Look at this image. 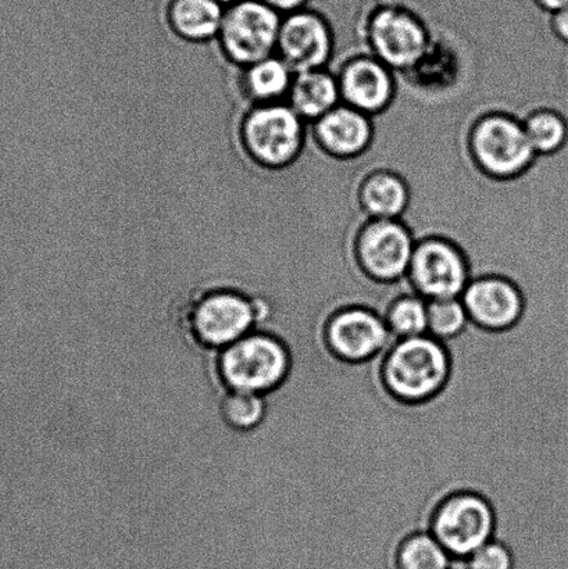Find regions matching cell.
Here are the masks:
<instances>
[{
	"label": "cell",
	"instance_id": "obj_13",
	"mask_svg": "<svg viewBox=\"0 0 568 569\" xmlns=\"http://www.w3.org/2000/svg\"><path fill=\"white\" fill-rule=\"evenodd\" d=\"M460 299L470 321L489 331H504L516 326L525 312L521 290L504 277L472 278Z\"/></svg>",
	"mask_w": 568,
	"mask_h": 569
},
{
	"label": "cell",
	"instance_id": "obj_8",
	"mask_svg": "<svg viewBox=\"0 0 568 569\" xmlns=\"http://www.w3.org/2000/svg\"><path fill=\"white\" fill-rule=\"evenodd\" d=\"M431 36L420 17L399 6H386L371 17L369 47L371 56L392 71H410L425 60Z\"/></svg>",
	"mask_w": 568,
	"mask_h": 569
},
{
	"label": "cell",
	"instance_id": "obj_10",
	"mask_svg": "<svg viewBox=\"0 0 568 569\" xmlns=\"http://www.w3.org/2000/svg\"><path fill=\"white\" fill-rule=\"evenodd\" d=\"M416 243L402 220H369L359 233L356 254L372 280L400 282L408 278Z\"/></svg>",
	"mask_w": 568,
	"mask_h": 569
},
{
	"label": "cell",
	"instance_id": "obj_27",
	"mask_svg": "<svg viewBox=\"0 0 568 569\" xmlns=\"http://www.w3.org/2000/svg\"><path fill=\"white\" fill-rule=\"evenodd\" d=\"M552 28L556 37L568 44V6L552 14Z\"/></svg>",
	"mask_w": 568,
	"mask_h": 569
},
{
	"label": "cell",
	"instance_id": "obj_23",
	"mask_svg": "<svg viewBox=\"0 0 568 569\" xmlns=\"http://www.w3.org/2000/svg\"><path fill=\"white\" fill-rule=\"evenodd\" d=\"M470 322L469 312L461 299L428 301L427 335L430 337L448 342L460 337Z\"/></svg>",
	"mask_w": 568,
	"mask_h": 569
},
{
	"label": "cell",
	"instance_id": "obj_19",
	"mask_svg": "<svg viewBox=\"0 0 568 569\" xmlns=\"http://www.w3.org/2000/svg\"><path fill=\"white\" fill-rule=\"evenodd\" d=\"M359 199L370 220H402L410 204L408 183L397 172H372L361 183Z\"/></svg>",
	"mask_w": 568,
	"mask_h": 569
},
{
	"label": "cell",
	"instance_id": "obj_3",
	"mask_svg": "<svg viewBox=\"0 0 568 569\" xmlns=\"http://www.w3.org/2000/svg\"><path fill=\"white\" fill-rule=\"evenodd\" d=\"M219 373L230 390L263 396L281 389L291 377L292 355L272 333H248L221 349Z\"/></svg>",
	"mask_w": 568,
	"mask_h": 569
},
{
	"label": "cell",
	"instance_id": "obj_12",
	"mask_svg": "<svg viewBox=\"0 0 568 569\" xmlns=\"http://www.w3.org/2000/svg\"><path fill=\"white\" fill-rule=\"evenodd\" d=\"M326 340L338 359L365 362L382 355L395 338L378 312L366 307H348L328 320Z\"/></svg>",
	"mask_w": 568,
	"mask_h": 569
},
{
	"label": "cell",
	"instance_id": "obj_25",
	"mask_svg": "<svg viewBox=\"0 0 568 569\" xmlns=\"http://www.w3.org/2000/svg\"><path fill=\"white\" fill-rule=\"evenodd\" d=\"M466 569H511L514 568V557H511L508 546L492 539L491 542L484 545L469 559L465 560Z\"/></svg>",
	"mask_w": 568,
	"mask_h": 569
},
{
	"label": "cell",
	"instance_id": "obj_24",
	"mask_svg": "<svg viewBox=\"0 0 568 569\" xmlns=\"http://www.w3.org/2000/svg\"><path fill=\"white\" fill-rule=\"evenodd\" d=\"M222 420L238 431L258 427L266 417L263 396L230 390L221 401Z\"/></svg>",
	"mask_w": 568,
	"mask_h": 569
},
{
	"label": "cell",
	"instance_id": "obj_17",
	"mask_svg": "<svg viewBox=\"0 0 568 569\" xmlns=\"http://www.w3.org/2000/svg\"><path fill=\"white\" fill-rule=\"evenodd\" d=\"M286 103L308 124L321 119L341 103L337 76L328 69L298 72Z\"/></svg>",
	"mask_w": 568,
	"mask_h": 569
},
{
	"label": "cell",
	"instance_id": "obj_2",
	"mask_svg": "<svg viewBox=\"0 0 568 569\" xmlns=\"http://www.w3.org/2000/svg\"><path fill=\"white\" fill-rule=\"evenodd\" d=\"M449 376L447 346L430 335L395 339L383 356V383L389 393L405 403L436 398L447 387Z\"/></svg>",
	"mask_w": 568,
	"mask_h": 569
},
{
	"label": "cell",
	"instance_id": "obj_26",
	"mask_svg": "<svg viewBox=\"0 0 568 569\" xmlns=\"http://www.w3.org/2000/svg\"><path fill=\"white\" fill-rule=\"evenodd\" d=\"M260 2L278 11L281 16H287L293 13V11L306 9L310 0H260Z\"/></svg>",
	"mask_w": 568,
	"mask_h": 569
},
{
	"label": "cell",
	"instance_id": "obj_14",
	"mask_svg": "<svg viewBox=\"0 0 568 569\" xmlns=\"http://www.w3.org/2000/svg\"><path fill=\"white\" fill-rule=\"evenodd\" d=\"M337 78L341 103L370 117L387 110L397 92L393 71L375 56L348 61Z\"/></svg>",
	"mask_w": 568,
	"mask_h": 569
},
{
	"label": "cell",
	"instance_id": "obj_7",
	"mask_svg": "<svg viewBox=\"0 0 568 569\" xmlns=\"http://www.w3.org/2000/svg\"><path fill=\"white\" fill-rule=\"evenodd\" d=\"M497 518L481 495L459 492L445 499L434 512L430 532L452 559L466 560L491 542Z\"/></svg>",
	"mask_w": 568,
	"mask_h": 569
},
{
	"label": "cell",
	"instance_id": "obj_18",
	"mask_svg": "<svg viewBox=\"0 0 568 569\" xmlns=\"http://www.w3.org/2000/svg\"><path fill=\"white\" fill-rule=\"evenodd\" d=\"M293 71L277 54L239 69L238 88L250 106L286 102Z\"/></svg>",
	"mask_w": 568,
	"mask_h": 569
},
{
	"label": "cell",
	"instance_id": "obj_22",
	"mask_svg": "<svg viewBox=\"0 0 568 569\" xmlns=\"http://www.w3.org/2000/svg\"><path fill=\"white\" fill-rule=\"evenodd\" d=\"M452 560L430 531L410 535L398 550L399 569H450Z\"/></svg>",
	"mask_w": 568,
	"mask_h": 569
},
{
	"label": "cell",
	"instance_id": "obj_5",
	"mask_svg": "<svg viewBox=\"0 0 568 569\" xmlns=\"http://www.w3.org/2000/svg\"><path fill=\"white\" fill-rule=\"evenodd\" d=\"M281 21L282 16L260 0H241L226 8L216 42L225 59L242 69L276 54Z\"/></svg>",
	"mask_w": 568,
	"mask_h": 569
},
{
	"label": "cell",
	"instance_id": "obj_4",
	"mask_svg": "<svg viewBox=\"0 0 568 569\" xmlns=\"http://www.w3.org/2000/svg\"><path fill=\"white\" fill-rule=\"evenodd\" d=\"M470 149L477 166L495 180H514L530 170L538 159L522 121L504 113L488 114L477 121Z\"/></svg>",
	"mask_w": 568,
	"mask_h": 569
},
{
	"label": "cell",
	"instance_id": "obj_16",
	"mask_svg": "<svg viewBox=\"0 0 568 569\" xmlns=\"http://www.w3.org/2000/svg\"><path fill=\"white\" fill-rule=\"evenodd\" d=\"M225 8L216 0H169L165 19L172 36L189 43H208L219 36Z\"/></svg>",
	"mask_w": 568,
	"mask_h": 569
},
{
	"label": "cell",
	"instance_id": "obj_1",
	"mask_svg": "<svg viewBox=\"0 0 568 569\" xmlns=\"http://www.w3.org/2000/svg\"><path fill=\"white\" fill-rule=\"evenodd\" d=\"M308 127L286 102L250 106L239 121L238 141L259 169L286 172L305 152Z\"/></svg>",
	"mask_w": 568,
	"mask_h": 569
},
{
	"label": "cell",
	"instance_id": "obj_21",
	"mask_svg": "<svg viewBox=\"0 0 568 569\" xmlns=\"http://www.w3.org/2000/svg\"><path fill=\"white\" fill-rule=\"evenodd\" d=\"M383 320L395 339L422 337L428 328V301L415 292L399 296L389 306Z\"/></svg>",
	"mask_w": 568,
	"mask_h": 569
},
{
	"label": "cell",
	"instance_id": "obj_15",
	"mask_svg": "<svg viewBox=\"0 0 568 569\" xmlns=\"http://www.w3.org/2000/svg\"><path fill=\"white\" fill-rule=\"evenodd\" d=\"M309 126L319 147L337 159L359 158L375 139L371 117L345 103Z\"/></svg>",
	"mask_w": 568,
	"mask_h": 569
},
{
	"label": "cell",
	"instance_id": "obj_28",
	"mask_svg": "<svg viewBox=\"0 0 568 569\" xmlns=\"http://www.w3.org/2000/svg\"><path fill=\"white\" fill-rule=\"evenodd\" d=\"M536 2L550 14L556 13V11L564 10L568 6V0H536Z\"/></svg>",
	"mask_w": 568,
	"mask_h": 569
},
{
	"label": "cell",
	"instance_id": "obj_6",
	"mask_svg": "<svg viewBox=\"0 0 568 569\" xmlns=\"http://www.w3.org/2000/svg\"><path fill=\"white\" fill-rule=\"evenodd\" d=\"M267 316L269 310L263 301H255L237 290L217 289L195 301L189 322L200 343L225 349Z\"/></svg>",
	"mask_w": 568,
	"mask_h": 569
},
{
	"label": "cell",
	"instance_id": "obj_11",
	"mask_svg": "<svg viewBox=\"0 0 568 569\" xmlns=\"http://www.w3.org/2000/svg\"><path fill=\"white\" fill-rule=\"evenodd\" d=\"M332 53V31L325 17L310 9L282 16L276 54L293 74L328 69Z\"/></svg>",
	"mask_w": 568,
	"mask_h": 569
},
{
	"label": "cell",
	"instance_id": "obj_20",
	"mask_svg": "<svg viewBox=\"0 0 568 569\" xmlns=\"http://www.w3.org/2000/svg\"><path fill=\"white\" fill-rule=\"evenodd\" d=\"M538 158L559 153L568 142V122L552 109H538L522 120Z\"/></svg>",
	"mask_w": 568,
	"mask_h": 569
},
{
	"label": "cell",
	"instance_id": "obj_29",
	"mask_svg": "<svg viewBox=\"0 0 568 569\" xmlns=\"http://www.w3.org/2000/svg\"><path fill=\"white\" fill-rule=\"evenodd\" d=\"M217 3H220L222 8H228V6L236 4L238 2H241V0H216Z\"/></svg>",
	"mask_w": 568,
	"mask_h": 569
},
{
	"label": "cell",
	"instance_id": "obj_9",
	"mask_svg": "<svg viewBox=\"0 0 568 569\" xmlns=\"http://www.w3.org/2000/svg\"><path fill=\"white\" fill-rule=\"evenodd\" d=\"M411 289L427 301L460 299L471 281L469 261L460 248L445 238L416 243L408 272Z\"/></svg>",
	"mask_w": 568,
	"mask_h": 569
},
{
	"label": "cell",
	"instance_id": "obj_30",
	"mask_svg": "<svg viewBox=\"0 0 568 569\" xmlns=\"http://www.w3.org/2000/svg\"><path fill=\"white\" fill-rule=\"evenodd\" d=\"M397 89H400V88H397ZM400 91H405V89H400ZM405 92H409V93H411L410 91H405ZM415 97H416V94H415ZM416 98H419V97H416ZM419 99H420V98H419ZM421 100H422V99H421ZM425 102H426V100H425ZM427 103H428V102H427ZM431 104H432V103H431ZM434 106H436V104H434ZM437 108H438V106H437ZM439 109H441V108H439ZM442 110H444V109H442ZM445 111H448V110H445ZM449 113H450V111H449ZM454 114H455V113H454ZM456 116H458V114H456ZM460 117H461V116H460ZM464 119H465V117H464ZM466 120H467V119H466ZM469 121H470V120H469ZM471 122H472V121H471ZM475 124H477V122H475Z\"/></svg>",
	"mask_w": 568,
	"mask_h": 569
}]
</instances>
